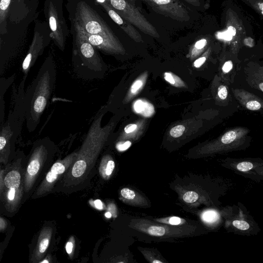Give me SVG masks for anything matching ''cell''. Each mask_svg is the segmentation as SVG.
<instances>
[{
  "instance_id": "1",
  "label": "cell",
  "mask_w": 263,
  "mask_h": 263,
  "mask_svg": "<svg viewBox=\"0 0 263 263\" xmlns=\"http://www.w3.org/2000/svg\"><path fill=\"white\" fill-rule=\"evenodd\" d=\"M103 106L96 115L86 137L78 151L75 161L67 171L64 178L65 184L77 185L86 178L114 130L116 122L110 121L104 127L101 121L105 112Z\"/></svg>"
},
{
  "instance_id": "2",
  "label": "cell",
  "mask_w": 263,
  "mask_h": 263,
  "mask_svg": "<svg viewBox=\"0 0 263 263\" xmlns=\"http://www.w3.org/2000/svg\"><path fill=\"white\" fill-rule=\"evenodd\" d=\"M55 69L53 60L48 57L28 88L24 96V114L30 132L37 126L53 89Z\"/></svg>"
},
{
  "instance_id": "3",
  "label": "cell",
  "mask_w": 263,
  "mask_h": 263,
  "mask_svg": "<svg viewBox=\"0 0 263 263\" xmlns=\"http://www.w3.org/2000/svg\"><path fill=\"white\" fill-rule=\"evenodd\" d=\"M96 0H67L65 5L70 24L83 31L121 42L102 15Z\"/></svg>"
},
{
  "instance_id": "4",
  "label": "cell",
  "mask_w": 263,
  "mask_h": 263,
  "mask_svg": "<svg viewBox=\"0 0 263 263\" xmlns=\"http://www.w3.org/2000/svg\"><path fill=\"white\" fill-rule=\"evenodd\" d=\"M224 227L228 233L252 236L258 234L260 228L246 208L238 202L237 204L227 205L220 211Z\"/></svg>"
},
{
  "instance_id": "5",
  "label": "cell",
  "mask_w": 263,
  "mask_h": 263,
  "mask_svg": "<svg viewBox=\"0 0 263 263\" xmlns=\"http://www.w3.org/2000/svg\"><path fill=\"white\" fill-rule=\"evenodd\" d=\"M72 61L77 66H82L93 73H102L104 63L97 49L82 36L72 27Z\"/></svg>"
},
{
  "instance_id": "6",
  "label": "cell",
  "mask_w": 263,
  "mask_h": 263,
  "mask_svg": "<svg viewBox=\"0 0 263 263\" xmlns=\"http://www.w3.org/2000/svg\"><path fill=\"white\" fill-rule=\"evenodd\" d=\"M44 12L50 30V36L59 48L63 51L70 31L64 18L63 0H45Z\"/></svg>"
},
{
  "instance_id": "7",
  "label": "cell",
  "mask_w": 263,
  "mask_h": 263,
  "mask_svg": "<svg viewBox=\"0 0 263 263\" xmlns=\"http://www.w3.org/2000/svg\"><path fill=\"white\" fill-rule=\"evenodd\" d=\"M114 9L124 19L144 33L155 37L159 35L156 28L134 5L126 0H109Z\"/></svg>"
},
{
  "instance_id": "8",
  "label": "cell",
  "mask_w": 263,
  "mask_h": 263,
  "mask_svg": "<svg viewBox=\"0 0 263 263\" xmlns=\"http://www.w3.org/2000/svg\"><path fill=\"white\" fill-rule=\"evenodd\" d=\"M51 39L47 22L45 23L36 21L32 40L22 63V69L25 74L28 73L39 56L42 54Z\"/></svg>"
},
{
  "instance_id": "9",
  "label": "cell",
  "mask_w": 263,
  "mask_h": 263,
  "mask_svg": "<svg viewBox=\"0 0 263 263\" xmlns=\"http://www.w3.org/2000/svg\"><path fill=\"white\" fill-rule=\"evenodd\" d=\"M222 165L239 175L256 182L263 181V160L227 158Z\"/></svg>"
},
{
  "instance_id": "10",
  "label": "cell",
  "mask_w": 263,
  "mask_h": 263,
  "mask_svg": "<svg viewBox=\"0 0 263 263\" xmlns=\"http://www.w3.org/2000/svg\"><path fill=\"white\" fill-rule=\"evenodd\" d=\"M46 138L37 142L31 153L24 179L26 192L29 191L33 185L41 167L47 159L48 151L46 145Z\"/></svg>"
},
{
  "instance_id": "11",
  "label": "cell",
  "mask_w": 263,
  "mask_h": 263,
  "mask_svg": "<svg viewBox=\"0 0 263 263\" xmlns=\"http://www.w3.org/2000/svg\"><path fill=\"white\" fill-rule=\"evenodd\" d=\"M246 133L247 130L241 128L230 130L209 146L206 153L214 154L241 149L245 147L244 135Z\"/></svg>"
},
{
  "instance_id": "12",
  "label": "cell",
  "mask_w": 263,
  "mask_h": 263,
  "mask_svg": "<svg viewBox=\"0 0 263 263\" xmlns=\"http://www.w3.org/2000/svg\"><path fill=\"white\" fill-rule=\"evenodd\" d=\"M16 111L13 112L11 117L1 125L0 133L1 162L6 163L10 153L11 143L13 138H16L20 132V126L24 117L18 116Z\"/></svg>"
},
{
  "instance_id": "13",
  "label": "cell",
  "mask_w": 263,
  "mask_h": 263,
  "mask_svg": "<svg viewBox=\"0 0 263 263\" xmlns=\"http://www.w3.org/2000/svg\"><path fill=\"white\" fill-rule=\"evenodd\" d=\"M4 183L6 190L2 194H4L5 207L8 211H14L22 195L23 186L20 172L16 169L9 171L5 176Z\"/></svg>"
},
{
  "instance_id": "14",
  "label": "cell",
  "mask_w": 263,
  "mask_h": 263,
  "mask_svg": "<svg viewBox=\"0 0 263 263\" xmlns=\"http://www.w3.org/2000/svg\"><path fill=\"white\" fill-rule=\"evenodd\" d=\"M129 227L148 235L156 237L181 236L191 234L187 229L161 225L143 219H133Z\"/></svg>"
},
{
  "instance_id": "15",
  "label": "cell",
  "mask_w": 263,
  "mask_h": 263,
  "mask_svg": "<svg viewBox=\"0 0 263 263\" xmlns=\"http://www.w3.org/2000/svg\"><path fill=\"white\" fill-rule=\"evenodd\" d=\"M78 152H74L64 159L55 162L39 187L36 194L41 195L50 191L55 181L71 166L77 157Z\"/></svg>"
},
{
  "instance_id": "16",
  "label": "cell",
  "mask_w": 263,
  "mask_h": 263,
  "mask_svg": "<svg viewBox=\"0 0 263 263\" xmlns=\"http://www.w3.org/2000/svg\"><path fill=\"white\" fill-rule=\"evenodd\" d=\"M147 2L159 13L178 21L190 20L186 8L178 0H147Z\"/></svg>"
},
{
  "instance_id": "17",
  "label": "cell",
  "mask_w": 263,
  "mask_h": 263,
  "mask_svg": "<svg viewBox=\"0 0 263 263\" xmlns=\"http://www.w3.org/2000/svg\"><path fill=\"white\" fill-rule=\"evenodd\" d=\"M70 27L73 28L79 34L87 40L97 49L109 54H124L125 49L121 42H118L105 37L100 35L91 34L86 33L73 25Z\"/></svg>"
},
{
  "instance_id": "18",
  "label": "cell",
  "mask_w": 263,
  "mask_h": 263,
  "mask_svg": "<svg viewBox=\"0 0 263 263\" xmlns=\"http://www.w3.org/2000/svg\"><path fill=\"white\" fill-rule=\"evenodd\" d=\"M107 12L111 19L117 24L130 38L137 42H142L143 40L139 32L134 26L122 17L111 6L109 1L98 3Z\"/></svg>"
},
{
  "instance_id": "19",
  "label": "cell",
  "mask_w": 263,
  "mask_h": 263,
  "mask_svg": "<svg viewBox=\"0 0 263 263\" xmlns=\"http://www.w3.org/2000/svg\"><path fill=\"white\" fill-rule=\"evenodd\" d=\"M52 234V229L50 227H44L42 230L32 258L33 261L40 260L46 252L50 244Z\"/></svg>"
},
{
  "instance_id": "20",
  "label": "cell",
  "mask_w": 263,
  "mask_h": 263,
  "mask_svg": "<svg viewBox=\"0 0 263 263\" xmlns=\"http://www.w3.org/2000/svg\"><path fill=\"white\" fill-rule=\"evenodd\" d=\"M120 199L124 202L134 205H145L146 200L135 191L129 188H123L121 190Z\"/></svg>"
},
{
  "instance_id": "21",
  "label": "cell",
  "mask_w": 263,
  "mask_h": 263,
  "mask_svg": "<svg viewBox=\"0 0 263 263\" xmlns=\"http://www.w3.org/2000/svg\"><path fill=\"white\" fill-rule=\"evenodd\" d=\"M115 167V163L109 155H104L101 159L99 171L101 177L108 180L111 177Z\"/></svg>"
},
{
  "instance_id": "22",
  "label": "cell",
  "mask_w": 263,
  "mask_h": 263,
  "mask_svg": "<svg viewBox=\"0 0 263 263\" xmlns=\"http://www.w3.org/2000/svg\"><path fill=\"white\" fill-rule=\"evenodd\" d=\"M133 109L137 114L146 118L151 117L155 112L153 105L141 99L137 100L134 102Z\"/></svg>"
},
{
  "instance_id": "23",
  "label": "cell",
  "mask_w": 263,
  "mask_h": 263,
  "mask_svg": "<svg viewBox=\"0 0 263 263\" xmlns=\"http://www.w3.org/2000/svg\"><path fill=\"white\" fill-rule=\"evenodd\" d=\"M12 0H1L0 2V33L7 32V18Z\"/></svg>"
},
{
  "instance_id": "24",
  "label": "cell",
  "mask_w": 263,
  "mask_h": 263,
  "mask_svg": "<svg viewBox=\"0 0 263 263\" xmlns=\"http://www.w3.org/2000/svg\"><path fill=\"white\" fill-rule=\"evenodd\" d=\"M163 77L166 82L174 86L182 87L185 86L184 82L178 76L171 72H164Z\"/></svg>"
},
{
  "instance_id": "25",
  "label": "cell",
  "mask_w": 263,
  "mask_h": 263,
  "mask_svg": "<svg viewBox=\"0 0 263 263\" xmlns=\"http://www.w3.org/2000/svg\"><path fill=\"white\" fill-rule=\"evenodd\" d=\"M207 43L208 41L205 39H201L197 41L190 51L191 57L194 58L199 55L206 47Z\"/></svg>"
},
{
  "instance_id": "26",
  "label": "cell",
  "mask_w": 263,
  "mask_h": 263,
  "mask_svg": "<svg viewBox=\"0 0 263 263\" xmlns=\"http://www.w3.org/2000/svg\"><path fill=\"white\" fill-rule=\"evenodd\" d=\"M146 75H144L136 79L132 84L129 89V96L136 95L144 85Z\"/></svg>"
},
{
  "instance_id": "27",
  "label": "cell",
  "mask_w": 263,
  "mask_h": 263,
  "mask_svg": "<svg viewBox=\"0 0 263 263\" xmlns=\"http://www.w3.org/2000/svg\"><path fill=\"white\" fill-rule=\"evenodd\" d=\"M157 222L171 226H180L186 222L185 219L177 216H171L163 218L156 219Z\"/></svg>"
},
{
  "instance_id": "28",
  "label": "cell",
  "mask_w": 263,
  "mask_h": 263,
  "mask_svg": "<svg viewBox=\"0 0 263 263\" xmlns=\"http://www.w3.org/2000/svg\"><path fill=\"white\" fill-rule=\"evenodd\" d=\"M219 215L214 210L204 211L201 215L202 220L205 223L211 224L216 221L219 218Z\"/></svg>"
},
{
  "instance_id": "29",
  "label": "cell",
  "mask_w": 263,
  "mask_h": 263,
  "mask_svg": "<svg viewBox=\"0 0 263 263\" xmlns=\"http://www.w3.org/2000/svg\"><path fill=\"white\" fill-rule=\"evenodd\" d=\"M199 198L198 194L193 191H189L185 192L183 196L182 199L183 201L188 203H192L195 202Z\"/></svg>"
},
{
  "instance_id": "30",
  "label": "cell",
  "mask_w": 263,
  "mask_h": 263,
  "mask_svg": "<svg viewBox=\"0 0 263 263\" xmlns=\"http://www.w3.org/2000/svg\"><path fill=\"white\" fill-rule=\"evenodd\" d=\"M236 29L233 26H229L227 31L219 33V37L227 41H231L236 34Z\"/></svg>"
},
{
  "instance_id": "31",
  "label": "cell",
  "mask_w": 263,
  "mask_h": 263,
  "mask_svg": "<svg viewBox=\"0 0 263 263\" xmlns=\"http://www.w3.org/2000/svg\"><path fill=\"white\" fill-rule=\"evenodd\" d=\"M185 129V127L183 125H178L171 129L170 134L173 138H178L183 135Z\"/></svg>"
},
{
  "instance_id": "32",
  "label": "cell",
  "mask_w": 263,
  "mask_h": 263,
  "mask_svg": "<svg viewBox=\"0 0 263 263\" xmlns=\"http://www.w3.org/2000/svg\"><path fill=\"white\" fill-rule=\"evenodd\" d=\"M246 107L249 110H257L261 108V104L256 100H251L246 104Z\"/></svg>"
},
{
  "instance_id": "33",
  "label": "cell",
  "mask_w": 263,
  "mask_h": 263,
  "mask_svg": "<svg viewBox=\"0 0 263 263\" xmlns=\"http://www.w3.org/2000/svg\"><path fill=\"white\" fill-rule=\"evenodd\" d=\"M132 145L129 141H121L116 144V148L120 152H123L129 148Z\"/></svg>"
},
{
  "instance_id": "34",
  "label": "cell",
  "mask_w": 263,
  "mask_h": 263,
  "mask_svg": "<svg viewBox=\"0 0 263 263\" xmlns=\"http://www.w3.org/2000/svg\"><path fill=\"white\" fill-rule=\"evenodd\" d=\"M218 96L221 100H225L228 96V90L226 86L220 85L218 89Z\"/></svg>"
},
{
  "instance_id": "35",
  "label": "cell",
  "mask_w": 263,
  "mask_h": 263,
  "mask_svg": "<svg viewBox=\"0 0 263 263\" xmlns=\"http://www.w3.org/2000/svg\"><path fill=\"white\" fill-rule=\"evenodd\" d=\"M233 67V63L231 60L226 61L223 65L222 70L224 73H228Z\"/></svg>"
},
{
  "instance_id": "36",
  "label": "cell",
  "mask_w": 263,
  "mask_h": 263,
  "mask_svg": "<svg viewBox=\"0 0 263 263\" xmlns=\"http://www.w3.org/2000/svg\"><path fill=\"white\" fill-rule=\"evenodd\" d=\"M74 239H72V238H71L70 240L69 239L67 242L66 243V246H65V249L66 251V252L70 255L72 252L73 249V243Z\"/></svg>"
},
{
  "instance_id": "37",
  "label": "cell",
  "mask_w": 263,
  "mask_h": 263,
  "mask_svg": "<svg viewBox=\"0 0 263 263\" xmlns=\"http://www.w3.org/2000/svg\"><path fill=\"white\" fill-rule=\"evenodd\" d=\"M138 127V125L136 124L131 123L127 125L124 129V132L129 134L135 132Z\"/></svg>"
},
{
  "instance_id": "38",
  "label": "cell",
  "mask_w": 263,
  "mask_h": 263,
  "mask_svg": "<svg viewBox=\"0 0 263 263\" xmlns=\"http://www.w3.org/2000/svg\"><path fill=\"white\" fill-rule=\"evenodd\" d=\"M206 60V57L205 56H202L199 58L194 61V66L196 68H199L204 63Z\"/></svg>"
},
{
  "instance_id": "39",
  "label": "cell",
  "mask_w": 263,
  "mask_h": 263,
  "mask_svg": "<svg viewBox=\"0 0 263 263\" xmlns=\"http://www.w3.org/2000/svg\"><path fill=\"white\" fill-rule=\"evenodd\" d=\"M108 210L110 212L112 216L114 218H116L117 216V209L116 208V205L113 203H110L108 205Z\"/></svg>"
},
{
  "instance_id": "40",
  "label": "cell",
  "mask_w": 263,
  "mask_h": 263,
  "mask_svg": "<svg viewBox=\"0 0 263 263\" xmlns=\"http://www.w3.org/2000/svg\"><path fill=\"white\" fill-rule=\"evenodd\" d=\"M244 44L249 47H252L255 45L254 40L251 37H247L243 40Z\"/></svg>"
},
{
  "instance_id": "41",
  "label": "cell",
  "mask_w": 263,
  "mask_h": 263,
  "mask_svg": "<svg viewBox=\"0 0 263 263\" xmlns=\"http://www.w3.org/2000/svg\"><path fill=\"white\" fill-rule=\"evenodd\" d=\"M3 174H4V170H1V173H0V190H1V195L3 192L4 186H5V183H4V178H3Z\"/></svg>"
},
{
  "instance_id": "42",
  "label": "cell",
  "mask_w": 263,
  "mask_h": 263,
  "mask_svg": "<svg viewBox=\"0 0 263 263\" xmlns=\"http://www.w3.org/2000/svg\"><path fill=\"white\" fill-rule=\"evenodd\" d=\"M93 204L95 208L99 210L103 209V203L99 199L95 200L93 201Z\"/></svg>"
},
{
  "instance_id": "43",
  "label": "cell",
  "mask_w": 263,
  "mask_h": 263,
  "mask_svg": "<svg viewBox=\"0 0 263 263\" xmlns=\"http://www.w3.org/2000/svg\"><path fill=\"white\" fill-rule=\"evenodd\" d=\"M186 3L194 6L198 7L200 6L199 0H184Z\"/></svg>"
},
{
  "instance_id": "44",
  "label": "cell",
  "mask_w": 263,
  "mask_h": 263,
  "mask_svg": "<svg viewBox=\"0 0 263 263\" xmlns=\"http://www.w3.org/2000/svg\"><path fill=\"white\" fill-rule=\"evenodd\" d=\"M6 227V222L4 219L2 217H0V229L3 231L5 229Z\"/></svg>"
},
{
  "instance_id": "45",
  "label": "cell",
  "mask_w": 263,
  "mask_h": 263,
  "mask_svg": "<svg viewBox=\"0 0 263 263\" xmlns=\"http://www.w3.org/2000/svg\"><path fill=\"white\" fill-rule=\"evenodd\" d=\"M258 6L261 14L263 15V3H259L258 4Z\"/></svg>"
},
{
  "instance_id": "46",
  "label": "cell",
  "mask_w": 263,
  "mask_h": 263,
  "mask_svg": "<svg viewBox=\"0 0 263 263\" xmlns=\"http://www.w3.org/2000/svg\"><path fill=\"white\" fill-rule=\"evenodd\" d=\"M105 216L106 218H110V217H111L112 214L110 212L108 211L105 213Z\"/></svg>"
},
{
  "instance_id": "47",
  "label": "cell",
  "mask_w": 263,
  "mask_h": 263,
  "mask_svg": "<svg viewBox=\"0 0 263 263\" xmlns=\"http://www.w3.org/2000/svg\"><path fill=\"white\" fill-rule=\"evenodd\" d=\"M258 86L259 89L263 92V82L259 84Z\"/></svg>"
},
{
  "instance_id": "48",
  "label": "cell",
  "mask_w": 263,
  "mask_h": 263,
  "mask_svg": "<svg viewBox=\"0 0 263 263\" xmlns=\"http://www.w3.org/2000/svg\"><path fill=\"white\" fill-rule=\"evenodd\" d=\"M109 0H96L98 3H103L105 1H109Z\"/></svg>"
},
{
  "instance_id": "49",
  "label": "cell",
  "mask_w": 263,
  "mask_h": 263,
  "mask_svg": "<svg viewBox=\"0 0 263 263\" xmlns=\"http://www.w3.org/2000/svg\"><path fill=\"white\" fill-rule=\"evenodd\" d=\"M40 262H41V263H44V262H45V263H46V262L48 263V262H49V260H47V259H44V260H43V261H40Z\"/></svg>"
},
{
  "instance_id": "50",
  "label": "cell",
  "mask_w": 263,
  "mask_h": 263,
  "mask_svg": "<svg viewBox=\"0 0 263 263\" xmlns=\"http://www.w3.org/2000/svg\"><path fill=\"white\" fill-rule=\"evenodd\" d=\"M57 1V0H56Z\"/></svg>"
}]
</instances>
